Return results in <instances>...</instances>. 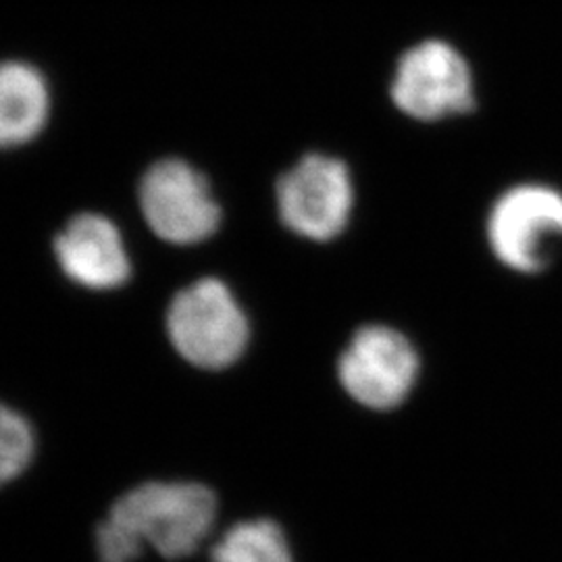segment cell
<instances>
[{
  "label": "cell",
  "instance_id": "6",
  "mask_svg": "<svg viewBox=\"0 0 562 562\" xmlns=\"http://www.w3.org/2000/svg\"><path fill=\"white\" fill-rule=\"evenodd\" d=\"M485 234L504 267L519 273L542 271L562 241V190L540 181L510 186L492 204Z\"/></svg>",
  "mask_w": 562,
  "mask_h": 562
},
{
  "label": "cell",
  "instance_id": "3",
  "mask_svg": "<svg viewBox=\"0 0 562 562\" xmlns=\"http://www.w3.org/2000/svg\"><path fill=\"white\" fill-rule=\"evenodd\" d=\"M390 99L404 117L419 123L469 115L477 104L473 67L452 42L419 41L396 60Z\"/></svg>",
  "mask_w": 562,
  "mask_h": 562
},
{
  "label": "cell",
  "instance_id": "11",
  "mask_svg": "<svg viewBox=\"0 0 562 562\" xmlns=\"http://www.w3.org/2000/svg\"><path fill=\"white\" fill-rule=\"evenodd\" d=\"M34 454V427L15 408L0 402V487L18 480Z\"/></svg>",
  "mask_w": 562,
  "mask_h": 562
},
{
  "label": "cell",
  "instance_id": "8",
  "mask_svg": "<svg viewBox=\"0 0 562 562\" xmlns=\"http://www.w3.org/2000/svg\"><path fill=\"white\" fill-rule=\"evenodd\" d=\"M60 271L81 288L106 292L125 285L132 259L120 225L102 213H78L55 236Z\"/></svg>",
  "mask_w": 562,
  "mask_h": 562
},
{
  "label": "cell",
  "instance_id": "9",
  "mask_svg": "<svg viewBox=\"0 0 562 562\" xmlns=\"http://www.w3.org/2000/svg\"><path fill=\"white\" fill-rule=\"evenodd\" d=\"M55 117V88L38 63L0 59V153L23 150L41 140Z\"/></svg>",
  "mask_w": 562,
  "mask_h": 562
},
{
  "label": "cell",
  "instance_id": "4",
  "mask_svg": "<svg viewBox=\"0 0 562 562\" xmlns=\"http://www.w3.org/2000/svg\"><path fill=\"white\" fill-rule=\"evenodd\" d=\"M167 334L190 364L222 371L241 359L250 341V323L227 283L204 278L183 288L169 304Z\"/></svg>",
  "mask_w": 562,
  "mask_h": 562
},
{
  "label": "cell",
  "instance_id": "5",
  "mask_svg": "<svg viewBox=\"0 0 562 562\" xmlns=\"http://www.w3.org/2000/svg\"><path fill=\"white\" fill-rule=\"evenodd\" d=\"M357 188L348 162L329 153H306L276 181V209L285 229L304 240L329 241L348 227Z\"/></svg>",
  "mask_w": 562,
  "mask_h": 562
},
{
  "label": "cell",
  "instance_id": "2",
  "mask_svg": "<svg viewBox=\"0 0 562 562\" xmlns=\"http://www.w3.org/2000/svg\"><path fill=\"white\" fill-rule=\"evenodd\" d=\"M136 194L142 220L167 244L196 246L222 227V202L209 176L178 155L150 162L142 171Z\"/></svg>",
  "mask_w": 562,
  "mask_h": 562
},
{
  "label": "cell",
  "instance_id": "10",
  "mask_svg": "<svg viewBox=\"0 0 562 562\" xmlns=\"http://www.w3.org/2000/svg\"><path fill=\"white\" fill-rule=\"evenodd\" d=\"M211 562H294L292 548L278 522L241 521L223 533Z\"/></svg>",
  "mask_w": 562,
  "mask_h": 562
},
{
  "label": "cell",
  "instance_id": "7",
  "mask_svg": "<svg viewBox=\"0 0 562 562\" xmlns=\"http://www.w3.org/2000/svg\"><path fill=\"white\" fill-rule=\"evenodd\" d=\"M422 361L411 340L387 327L367 325L341 352L338 378L346 394L373 411H390L408 398Z\"/></svg>",
  "mask_w": 562,
  "mask_h": 562
},
{
  "label": "cell",
  "instance_id": "1",
  "mask_svg": "<svg viewBox=\"0 0 562 562\" xmlns=\"http://www.w3.org/2000/svg\"><path fill=\"white\" fill-rule=\"evenodd\" d=\"M217 508V496L202 483H142L123 494L99 525L97 561L136 562L146 548L165 561H183L201 550Z\"/></svg>",
  "mask_w": 562,
  "mask_h": 562
}]
</instances>
